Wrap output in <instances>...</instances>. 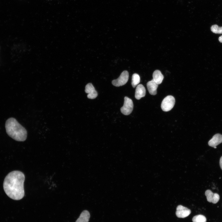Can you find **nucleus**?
<instances>
[{
    "label": "nucleus",
    "instance_id": "f257e3e1",
    "mask_svg": "<svg viewBox=\"0 0 222 222\" xmlns=\"http://www.w3.org/2000/svg\"><path fill=\"white\" fill-rule=\"evenodd\" d=\"M25 179L24 174L18 171H11L6 176L3 187L5 193L9 197L15 200H20L23 197Z\"/></svg>",
    "mask_w": 222,
    "mask_h": 222
},
{
    "label": "nucleus",
    "instance_id": "423d86ee",
    "mask_svg": "<svg viewBox=\"0 0 222 222\" xmlns=\"http://www.w3.org/2000/svg\"><path fill=\"white\" fill-rule=\"evenodd\" d=\"M191 213L190 209L181 205H179L176 208L175 213L178 217L184 218L188 216Z\"/></svg>",
    "mask_w": 222,
    "mask_h": 222
},
{
    "label": "nucleus",
    "instance_id": "a211bd4d",
    "mask_svg": "<svg viewBox=\"0 0 222 222\" xmlns=\"http://www.w3.org/2000/svg\"><path fill=\"white\" fill-rule=\"evenodd\" d=\"M218 39L220 42L222 43V35L219 37Z\"/></svg>",
    "mask_w": 222,
    "mask_h": 222
},
{
    "label": "nucleus",
    "instance_id": "dca6fc26",
    "mask_svg": "<svg viewBox=\"0 0 222 222\" xmlns=\"http://www.w3.org/2000/svg\"><path fill=\"white\" fill-rule=\"evenodd\" d=\"M211 30L215 34H222V27H219L216 24L212 25L211 27Z\"/></svg>",
    "mask_w": 222,
    "mask_h": 222
},
{
    "label": "nucleus",
    "instance_id": "9d476101",
    "mask_svg": "<svg viewBox=\"0 0 222 222\" xmlns=\"http://www.w3.org/2000/svg\"><path fill=\"white\" fill-rule=\"evenodd\" d=\"M146 92V89L144 87L142 84H139L136 88L135 98L137 100H139L145 96Z\"/></svg>",
    "mask_w": 222,
    "mask_h": 222
},
{
    "label": "nucleus",
    "instance_id": "f3484780",
    "mask_svg": "<svg viewBox=\"0 0 222 222\" xmlns=\"http://www.w3.org/2000/svg\"><path fill=\"white\" fill-rule=\"evenodd\" d=\"M220 168L222 170V156L221 157L220 160Z\"/></svg>",
    "mask_w": 222,
    "mask_h": 222
},
{
    "label": "nucleus",
    "instance_id": "7ed1b4c3",
    "mask_svg": "<svg viewBox=\"0 0 222 222\" xmlns=\"http://www.w3.org/2000/svg\"><path fill=\"white\" fill-rule=\"evenodd\" d=\"M175 102V98L173 96L169 95L166 96L162 101L161 105L162 109L165 112L170 111L173 107Z\"/></svg>",
    "mask_w": 222,
    "mask_h": 222
},
{
    "label": "nucleus",
    "instance_id": "f8f14e48",
    "mask_svg": "<svg viewBox=\"0 0 222 222\" xmlns=\"http://www.w3.org/2000/svg\"><path fill=\"white\" fill-rule=\"evenodd\" d=\"M153 80L157 84H161L163 80L164 76L161 72L159 70H156L153 74Z\"/></svg>",
    "mask_w": 222,
    "mask_h": 222
},
{
    "label": "nucleus",
    "instance_id": "ddd939ff",
    "mask_svg": "<svg viewBox=\"0 0 222 222\" xmlns=\"http://www.w3.org/2000/svg\"><path fill=\"white\" fill-rule=\"evenodd\" d=\"M90 217L89 212L87 210L83 211L76 222H88Z\"/></svg>",
    "mask_w": 222,
    "mask_h": 222
},
{
    "label": "nucleus",
    "instance_id": "9b49d317",
    "mask_svg": "<svg viewBox=\"0 0 222 222\" xmlns=\"http://www.w3.org/2000/svg\"><path fill=\"white\" fill-rule=\"evenodd\" d=\"M147 87L150 94L153 95L156 94L158 84H156L153 80L147 83Z\"/></svg>",
    "mask_w": 222,
    "mask_h": 222
},
{
    "label": "nucleus",
    "instance_id": "1a4fd4ad",
    "mask_svg": "<svg viewBox=\"0 0 222 222\" xmlns=\"http://www.w3.org/2000/svg\"><path fill=\"white\" fill-rule=\"evenodd\" d=\"M222 142V135L219 134H216L209 141V146L214 147Z\"/></svg>",
    "mask_w": 222,
    "mask_h": 222
},
{
    "label": "nucleus",
    "instance_id": "20e7f679",
    "mask_svg": "<svg viewBox=\"0 0 222 222\" xmlns=\"http://www.w3.org/2000/svg\"><path fill=\"white\" fill-rule=\"evenodd\" d=\"M133 106L132 100L129 97H124V105L121 108V113L126 115L130 114L133 111Z\"/></svg>",
    "mask_w": 222,
    "mask_h": 222
},
{
    "label": "nucleus",
    "instance_id": "f03ea898",
    "mask_svg": "<svg viewBox=\"0 0 222 222\" xmlns=\"http://www.w3.org/2000/svg\"><path fill=\"white\" fill-rule=\"evenodd\" d=\"M5 127L7 134L18 141H24L27 138L26 129L14 118L10 117L6 121Z\"/></svg>",
    "mask_w": 222,
    "mask_h": 222
},
{
    "label": "nucleus",
    "instance_id": "6e6552de",
    "mask_svg": "<svg viewBox=\"0 0 222 222\" xmlns=\"http://www.w3.org/2000/svg\"><path fill=\"white\" fill-rule=\"evenodd\" d=\"M85 91L86 93L88 94L87 97L89 99H95L98 95L97 91L91 83H88L86 85Z\"/></svg>",
    "mask_w": 222,
    "mask_h": 222
},
{
    "label": "nucleus",
    "instance_id": "6ab92c4d",
    "mask_svg": "<svg viewBox=\"0 0 222 222\" xmlns=\"http://www.w3.org/2000/svg\"><path fill=\"white\" fill-rule=\"evenodd\" d=\"M214 148H216V146H215V147H214Z\"/></svg>",
    "mask_w": 222,
    "mask_h": 222
},
{
    "label": "nucleus",
    "instance_id": "2eb2a0df",
    "mask_svg": "<svg viewBox=\"0 0 222 222\" xmlns=\"http://www.w3.org/2000/svg\"><path fill=\"white\" fill-rule=\"evenodd\" d=\"M193 222H206L205 217L202 215H198L194 216L192 219Z\"/></svg>",
    "mask_w": 222,
    "mask_h": 222
},
{
    "label": "nucleus",
    "instance_id": "4468645a",
    "mask_svg": "<svg viewBox=\"0 0 222 222\" xmlns=\"http://www.w3.org/2000/svg\"><path fill=\"white\" fill-rule=\"evenodd\" d=\"M140 78L139 76L137 73H134L132 76L131 84L133 88L135 87L140 83Z\"/></svg>",
    "mask_w": 222,
    "mask_h": 222
},
{
    "label": "nucleus",
    "instance_id": "39448f33",
    "mask_svg": "<svg viewBox=\"0 0 222 222\" xmlns=\"http://www.w3.org/2000/svg\"><path fill=\"white\" fill-rule=\"evenodd\" d=\"M129 73L127 71H123L119 77L117 79L112 81V84L115 86L119 87L125 84L129 79Z\"/></svg>",
    "mask_w": 222,
    "mask_h": 222
},
{
    "label": "nucleus",
    "instance_id": "0eeeda50",
    "mask_svg": "<svg viewBox=\"0 0 222 222\" xmlns=\"http://www.w3.org/2000/svg\"><path fill=\"white\" fill-rule=\"evenodd\" d=\"M207 201L210 203L215 204L217 203L220 199V196L216 193H214L210 190H207L205 192Z\"/></svg>",
    "mask_w": 222,
    "mask_h": 222
}]
</instances>
